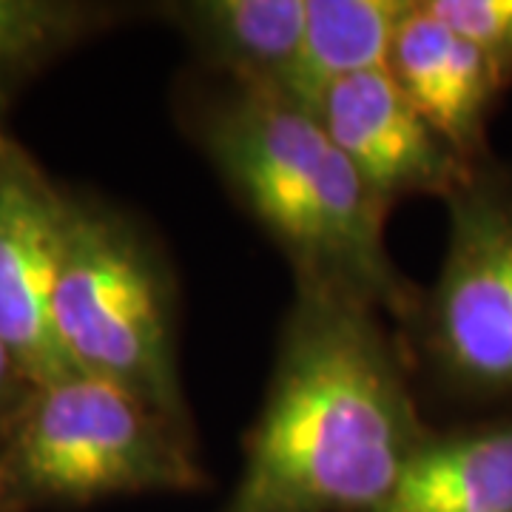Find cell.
I'll use <instances>...</instances> for the list:
<instances>
[{"instance_id": "4", "label": "cell", "mask_w": 512, "mask_h": 512, "mask_svg": "<svg viewBox=\"0 0 512 512\" xmlns=\"http://www.w3.org/2000/svg\"><path fill=\"white\" fill-rule=\"evenodd\" d=\"M52 313L72 370L123 384L191 427L174 276L160 245L123 208L72 191Z\"/></svg>"}, {"instance_id": "12", "label": "cell", "mask_w": 512, "mask_h": 512, "mask_svg": "<svg viewBox=\"0 0 512 512\" xmlns=\"http://www.w3.org/2000/svg\"><path fill=\"white\" fill-rule=\"evenodd\" d=\"M126 15V6L92 0H0V126L32 80Z\"/></svg>"}, {"instance_id": "7", "label": "cell", "mask_w": 512, "mask_h": 512, "mask_svg": "<svg viewBox=\"0 0 512 512\" xmlns=\"http://www.w3.org/2000/svg\"><path fill=\"white\" fill-rule=\"evenodd\" d=\"M311 111L390 208L404 197L447 200L476 168L421 117L387 69L333 83Z\"/></svg>"}, {"instance_id": "3", "label": "cell", "mask_w": 512, "mask_h": 512, "mask_svg": "<svg viewBox=\"0 0 512 512\" xmlns=\"http://www.w3.org/2000/svg\"><path fill=\"white\" fill-rule=\"evenodd\" d=\"M205 484L191 427L123 384L77 370L35 384L0 441V512L80 510Z\"/></svg>"}, {"instance_id": "11", "label": "cell", "mask_w": 512, "mask_h": 512, "mask_svg": "<svg viewBox=\"0 0 512 512\" xmlns=\"http://www.w3.org/2000/svg\"><path fill=\"white\" fill-rule=\"evenodd\" d=\"M413 0H308L305 40L285 94L313 109L333 83L387 69Z\"/></svg>"}, {"instance_id": "6", "label": "cell", "mask_w": 512, "mask_h": 512, "mask_svg": "<svg viewBox=\"0 0 512 512\" xmlns=\"http://www.w3.org/2000/svg\"><path fill=\"white\" fill-rule=\"evenodd\" d=\"M72 188L0 128V342L35 384L74 373L55 330Z\"/></svg>"}, {"instance_id": "9", "label": "cell", "mask_w": 512, "mask_h": 512, "mask_svg": "<svg viewBox=\"0 0 512 512\" xmlns=\"http://www.w3.org/2000/svg\"><path fill=\"white\" fill-rule=\"evenodd\" d=\"M367 512H512V416L430 427Z\"/></svg>"}, {"instance_id": "13", "label": "cell", "mask_w": 512, "mask_h": 512, "mask_svg": "<svg viewBox=\"0 0 512 512\" xmlns=\"http://www.w3.org/2000/svg\"><path fill=\"white\" fill-rule=\"evenodd\" d=\"M427 9L493 66L501 86H512V0H424Z\"/></svg>"}, {"instance_id": "5", "label": "cell", "mask_w": 512, "mask_h": 512, "mask_svg": "<svg viewBox=\"0 0 512 512\" xmlns=\"http://www.w3.org/2000/svg\"><path fill=\"white\" fill-rule=\"evenodd\" d=\"M444 205L441 268L404 328L450 402L473 419L512 416V165L478 163Z\"/></svg>"}, {"instance_id": "8", "label": "cell", "mask_w": 512, "mask_h": 512, "mask_svg": "<svg viewBox=\"0 0 512 512\" xmlns=\"http://www.w3.org/2000/svg\"><path fill=\"white\" fill-rule=\"evenodd\" d=\"M387 72L458 157L470 165L493 157L487 128L507 89L484 55L453 35L424 0H413L402 20Z\"/></svg>"}, {"instance_id": "15", "label": "cell", "mask_w": 512, "mask_h": 512, "mask_svg": "<svg viewBox=\"0 0 512 512\" xmlns=\"http://www.w3.org/2000/svg\"><path fill=\"white\" fill-rule=\"evenodd\" d=\"M0 128H3V126H0Z\"/></svg>"}, {"instance_id": "1", "label": "cell", "mask_w": 512, "mask_h": 512, "mask_svg": "<svg viewBox=\"0 0 512 512\" xmlns=\"http://www.w3.org/2000/svg\"><path fill=\"white\" fill-rule=\"evenodd\" d=\"M410 367L373 305L296 285L242 476L220 512L376 507L430 433Z\"/></svg>"}, {"instance_id": "10", "label": "cell", "mask_w": 512, "mask_h": 512, "mask_svg": "<svg viewBox=\"0 0 512 512\" xmlns=\"http://www.w3.org/2000/svg\"><path fill=\"white\" fill-rule=\"evenodd\" d=\"M157 15L231 83L285 92L302 52L308 0H180L160 3Z\"/></svg>"}, {"instance_id": "2", "label": "cell", "mask_w": 512, "mask_h": 512, "mask_svg": "<svg viewBox=\"0 0 512 512\" xmlns=\"http://www.w3.org/2000/svg\"><path fill=\"white\" fill-rule=\"evenodd\" d=\"M197 137L231 197L285 254L296 285L348 291L402 325L416 316L421 288L384 239L390 205L311 109L279 89L231 83L202 106Z\"/></svg>"}, {"instance_id": "14", "label": "cell", "mask_w": 512, "mask_h": 512, "mask_svg": "<svg viewBox=\"0 0 512 512\" xmlns=\"http://www.w3.org/2000/svg\"><path fill=\"white\" fill-rule=\"evenodd\" d=\"M35 382L23 373L15 356L0 342V441L6 439L12 421L18 419L20 407L26 404Z\"/></svg>"}]
</instances>
